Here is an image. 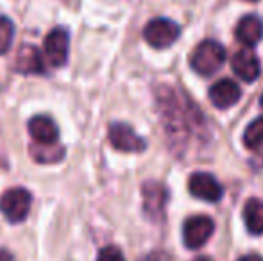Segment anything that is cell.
Here are the masks:
<instances>
[{"instance_id":"1","label":"cell","mask_w":263,"mask_h":261,"mask_svg":"<svg viewBox=\"0 0 263 261\" xmlns=\"http://www.w3.org/2000/svg\"><path fill=\"white\" fill-rule=\"evenodd\" d=\"M156 102L159 108V116L165 126V132L170 143L181 145L183 139L192 136L194 129H202L206 120L202 118L199 108L179 91L168 86H159L156 90Z\"/></svg>"},{"instance_id":"2","label":"cell","mask_w":263,"mask_h":261,"mask_svg":"<svg viewBox=\"0 0 263 261\" xmlns=\"http://www.w3.org/2000/svg\"><path fill=\"white\" fill-rule=\"evenodd\" d=\"M226 61V49L218 42L206 39L194 49L190 56V65L199 75H213L222 68Z\"/></svg>"},{"instance_id":"3","label":"cell","mask_w":263,"mask_h":261,"mask_svg":"<svg viewBox=\"0 0 263 261\" xmlns=\"http://www.w3.org/2000/svg\"><path fill=\"white\" fill-rule=\"evenodd\" d=\"M32 195L25 188H11L0 197V211L11 224H20L31 211Z\"/></svg>"},{"instance_id":"4","label":"cell","mask_w":263,"mask_h":261,"mask_svg":"<svg viewBox=\"0 0 263 261\" xmlns=\"http://www.w3.org/2000/svg\"><path fill=\"white\" fill-rule=\"evenodd\" d=\"M179 34V25L168 18H154L143 29V38L154 49H166V47L174 45Z\"/></svg>"},{"instance_id":"5","label":"cell","mask_w":263,"mask_h":261,"mask_svg":"<svg viewBox=\"0 0 263 261\" xmlns=\"http://www.w3.org/2000/svg\"><path fill=\"white\" fill-rule=\"evenodd\" d=\"M143 197V211L151 220L158 222L165 216V208L168 202V190L163 183L147 181L142 186Z\"/></svg>"},{"instance_id":"6","label":"cell","mask_w":263,"mask_h":261,"mask_svg":"<svg viewBox=\"0 0 263 261\" xmlns=\"http://www.w3.org/2000/svg\"><path fill=\"white\" fill-rule=\"evenodd\" d=\"M213 231H215V222L210 216L204 215L190 216L183 226V242L188 249L195 251V249H201L210 240Z\"/></svg>"},{"instance_id":"7","label":"cell","mask_w":263,"mask_h":261,"mask_svg":"<svg viewBox=\"0 0 263 261\" xmlns=\"http://www.w3.org/2000/svg\"><path fill=\"white\" fill-rule=\"evenodd\" d=\"M107 138H109L111 145L120 152H143L147 147L145 139L136 134L135 129L129 127L127 124H111L109 131H107Z\"/></svg>"},{"instance_id":"8","label":"cell","mask_w":263,"mask_h":261,"mask_svg":"<svg viewBox=\"0 0 263 261\" xmlns=\"http://www.w3.org/2000/svg\"><path fill=\"white\" fill-rule=\"evenodd\" d=\"M188 190L194 197L201 198L206 202H218L224 195L222 185L206 172H195L188 179Z\"/></svg>"},{"instance_id":"9","label":"cell","mask_w":263,"mask_h":261,"mask_svg":"<svg viewBox=\"0 0 263 261\" xmlns=\"http://www.w3.org/2000/svg\"><path fill=\"white\" fill-rule=\"evenodd\" d=\"M45 54L52 66H63L68 61V32L55 27L45 38Z\"/></svg>"},{"instance_id":"10","label":"cell","mask_w":263,"mask_h":261,"mask_svg":"<svg viewBox=\"0 0 263 261\" xmlns=\"http://www.w3.org/2000/svg\"><path fill=\"white\" fill-rule=\"evenodd\" d=\"M242 97V90L233 79H220L210 88V101L215 108L228 109L235 106Z\"/></svg>"},{"instance_id":"11","label":"cell","mask_w":263,"mask_h":261,"mask_svg":"<svg viewBox=\"0 0 263 261\" xmlns=\"http://www.w3.org/2000/svg\"><path fill=\"white\" fill-rule=\"evenodd\" d=\"M231 66L235 70V73L246 83H254L260 77L261 66L258 61L256 54L253 50H240L233 56Z\"/></svg>"},{"instance_id":"12","label":"cell","mask_w":263,"mask_h":261,"mask_svg":"<svg viewBox=\"0 0 263 261\" xmlns=\"http://www.w3.org/2000/svg\"><path fill=\"white\" fill-rule=\"evenodd\" d=\"M14 70L18 73H45V63L34 45H22L18 49Z\"/></svg>"},{"instance_id":"13","label":"cell","mask_w":263,"mask_h":261,"mask_svg":"<svg viewBox=\"0 0 263 261\" xmlns=\"http://www.w3.org/2000/svg\"><path fill=\"white\" fill-rule=\"evenodd\" d=\"M263 38V22L256 14H247L236 25V39L246 47H254Z\"/></svg>"},{"instance_id":"14","label":"cell","mask_w":263,"mask_h":261,"mask_svg":"<svg viewBox=\"0 0 263 261\" xmlns=\"http://www.w3.org/2000/svg\"><path fill=\"white\" fill-rule=\"evenodd\" d=\"M29 134L36 143H58L59 131L49 116L38 115L29 120Z\"/></svg>"},{"instance_id":"15","label":"cell","mask_w":263,"mask_h":261,"mask_svg":"<svg viewBox=\"0 0 263 261\" xmlns=\"http://www.w3.org/2000/svg\"><path fill=\"white\" fill-rule=\"evenodd\" d=\"M29 152H31L32 159L38 161L43 165L58 163L65 157V147L59 145V143H32L29 147Z\"/></svg>"},{"instance_id":"16","label":"cell","mask_w":263,"mask_h":261,"mask_svg":"<svg viewBox=\"0 0 263 261\" xmlns=\"http://www.w3.org/2000/svg\"><path fill=\"white\" fill-rule=\"evenodd\" d=\"M243 222L251 234L263 233V200L249 198L243 206Z\"/></svg>"},{"instance_id":"17","label":"cell","mask_w":263,"mask_h":261,"mask_svg":"<svg viewBox=\"0 0 263 261\" xmlns=\"http://www.w3.org/2000/svg\"><path fill=\"white\" fill-rule=\"evenodd\" d=\"M243 145L253 152H263V116L247 126L243 132Z\"/></svg>"},{"instance_id":"18","label":"cell","mask_w":263,"mask_h":261,"mask_svg":"<svg viewBox=\"0 0 263 261\" xmlns=\"http://www.w3.org/2000/svg\"><path fill=\"white\" fill-rule=\"evenodd\" d=\"M13 36H14L13 22L6 16H0V56L9 50L11 43H13Z\"/></svg>"},{"instance_id":"19","label":"cell","mask_w":263,"mask_h":261,"mask_svg":"<svg viewBox=\"0 0 263 261\" xmlns=\"http://www.w3.org/2000/svg\"><path fill=\"white\" fill-rule=\"evenodd\" d=\"M97 261H125V258L118 247L107 245V247L101 249V252H99V256H97Z\"/></svg>"},{"instance_id":"20","label":"cell","mask_w":263,"mask_h":261,"mask_svg":"<svg viewBox=\"0 0 263 261\" xmlns=\"http://www.w3.org/2000/svg\"><path fill=\"white\" fill-rule=\"evenodd\" d=\"M238 261H263V258L258 254H247V256H243V258H240Z\"/></svg>"},{"instance_id":"21","label":"cell","mask_w":263,"mask_h":261,"mask_svg":"<svg viewBox=\"0 0 263 261\" xmlns=\"http://www.w3.org/2000/svg\"><path fill=\"white\" fill-rule=\"evenodd\" d=\"M0 261H14L13 256L9 254L7 251H4V249H0Z\"/></svg>"},{"instance_id":"22","label":"cell","mask_w":263,"mask_h":261,"mask_svg":"<svg viewBox=\"0 0 263 261\" xmlns=\"http://www.w3.org/2000/svg\"><path fill=\"white\" fill-rule=\"evenodd\" d=\"M0 167H7V161H6V152H4V147L0 143Z\"/></svg>"},{"instance_id":"23","label":"cell","mask_w":263,"mask_h":261,"mask_svg":"<svg viewBox=\"0 0 263 261\" xmlns=\"http://www.w3.org/2000/svg\"><path fill=\"white\" fill-rule=\"evenodd\" d=\"M194 261H211L210 258H206V256H201V258H195Z\"/></svg>"},{"instance_id":"24","label":"cell","mask_w":263,"mask_h":261,"mask_svg":"<svg viewBox=\"0 0 263 261\" xmlns=\"http://www.w3.org/2000/svg\"><path fill=\"white\" fill-rule=\"evenodd\" d=\"M145 261H154V256H151V258H149V259H145Z\"/></svg>"},{"instance_id":"25","label":"cell","mask_w":263,"mask_h":261,"mask_svg":"<svg viewBox=\"0 0 263 261\" xmlns=\"http://www.w3.org/2000/svg\"><path fill=\"white\" fill-rule=\"evenodd\" d=\"M249 2H258V0H249Z\"/></svg>"},{"instance_id":"26","label":"cell","mask_w":263,"mask_h":261,"mask_svg":"<svg viewBox=\"0 0 263 261\" xmlns=\"http://www.w3.org/2000/svg\"><path fill=\"white\" fill-rule=\"evenodd\" d=\"M261 106H263V95H261Z\"/></svg>"}]
</instances>
